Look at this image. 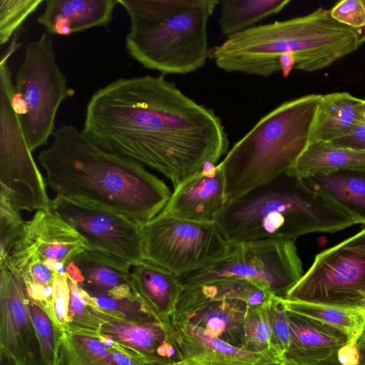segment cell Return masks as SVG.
Instances as JSON below:
<instances>
[{"label": "cell", "instance_id": "obj_21", "mask_svg": "<svg viewBox=\"0 0 365 365\" xmlns=\"http://www.w3.org/2000/svg\"><path fill=\"white\" fill-rule=\"evenodd\" d=\"M135 294L150 312L165 325H170L178 299L184 289L179 276L148 261L131 267Z\"/></svg>", "mask_w": 365, "mask_h": 365}, {"label": "cell", "instance_id": "obj_4", "mask_svg": "<svg viewBox=\"0 0 365 365\" xmlns=\"http://www.w3.org/2000/svg\"><path fill=\"white\" fill-rule=\"evenodd\" d=\"M215 224L234 245L261 239L295 241L305 234L335 232L355 222L302 178L287 173L227 200Z\"/></svg>", "mask_w": 365, "mask_h": 365}, {"label": "cell", "instance_id": "obj_26", "mask_svg": "<svg viewBox=\"0 0 365 365\" xmlns=\"http://www.w3.org/2000/svg\"><path fill=\"white\" fill-rule=\"evenodd\" d=\"M54 365H140L112 340L99 336L62 332Z\"/></svg>", "mask_w": 365, "mask_h": 365}, {"label": "cell", "instance_id": "obj_15", "mask_svg": "<svg viewBox=\"0 0 365 365\" xmlns=\"http://www.w3.org/2000/svg\"><path fill=\"white\" fill-rule=\"evenodd\" d=\"M170 325L161 322L108 320L101 328L109 339L140 365H166L182 361Z\"/></svg>", "mask_w": 365, "mask_h": 365}, {"label": "cell", "instance_id": "obj_47", "mask_svg": "<svg viewBox=\"0 0 365 365\" xmlns=\"http://www.w3.org/2000/svg\"><path fill=\"white\" fill-rule=\"evenodd\" d=\"M356 344H357V347L359 349V353L365 354V344L358 343V342Z\"/></svg>", "mask_w": 365, "mask_h": 365}, {"label": "cell", "instance_id": "obj_39", "mask_svg": "<svg viewBox=\"0 0 365 365\" xmlns=\"http://www.w3.org/2000/svg\"><path fill=\"white\" fill-rule=\"evenodd\" d=\"M332 17L341 24L358 29L365 25V8L362 0H342L331 9Z\"/></svg>", "mask_w": 365, "mask_h": 365}, {"label": "cell", "instance_id": "obj_49", "mask_svg": "<svg viewBox=\"0 0 365 365\" xmlns=\"http://www.w3.org/2000/svg\"><path fill=\"white\" fill-rule=\"evenodd\" d=\"M362 113L363 116L365 120V100L362 99Z\"/></svg>", "mask_w": 365, "mask_h": 365}, {"label": "cell", "instance_id": "obj_40", "mask_svg": "<svg viewBox=\"0 0 365 365\" xmlns=\"http://www.w3.org/2000/svg\"><path fill=\"white\" fill-rule=\"evenodd\" d=\"M328 143L338 148L365 152V123L358 125L349 135Z\"/></svg>", "mask_w": 365, "mask_h": 365}, {"label": "cell", "instance_id": "obj_2", "mask_svg": "<svg viewBox=\"0 0 365 365\" xmlns=\"http://www.w3.org/2000/svg\"><path fill=\"white\" fill-rule=\"evenodd\" d=\"M38 160L56 195L96 204L144 224L166 205L171 192L138 162L103 149L76 127L63 124Z\"/></svg>", "mask_w": 365, "mask_h": 365}, {"label": "cell", "instance_id": "obj_44", "mask_svg": "<svg viewBox=\"0 0 365 365\" xmlns=\"http://www.w3.org/2000/svg\"><path fill=\"white\" fill-rule=\"evenodd\" d=\"M0 365H21L4 351H0Z\"/></svg>", "mask_w": 365, "mask_h": 365}, {"label": "cell", "instance_id": "obj_19", "mask_svg": "<svg viewBox=\"0 0 365 365\" xmlns=\"http://www.w3.org/2000/svg\"><path fill=\"white\" fill-rule=\"evenodd\" d=\"M37 21L51 35L69 36L106 26L113 18L118 0H47Z\"/></svg>", "mask_w": 365, "mask_h": 365}, {"label": "cell", "instance_id": "obj_20", "mask_svg": "<svg viewBox=\"0 0 365 365\" xmlns=\"http://www.w3.org/2000/svg\"><path fill=\"white\" fill-rule=\"evenodd\" d=\"M248 308L242 300L212 301L174 314L171 321L199 327L211 336L243 349Z\"/></svg>", "mask_w": 365, "mask_h": 365}, {"label": "cell", "instance_id": "obj_23", "mask_svg": "<svg viewBox=\"0 0 365 365\" xmlns=\"http://www.w3.org/2000/svg\"><path fill=\"white\" fill-rule=\"evenodd\" d=\"M0 264L7 266L21 279L29 299L41 307L51 319L53 284L57 271L23 237Z\"/></svg>", "mask_w": 365, "mask_h": 365}, {"label": "cell", "instance_id": "obj_32", "mask_svg": "<svg viewBox=\"0 0 365 365\" xmlns=\"http://www.w3.org/2000/svg\"><path fill=\"white\" fill-rule=\"evenodd\" d=\"M107 321L160 322L144 305L136 294L115 297L90 295ZM163 323V322H162Z\"/></svg>", "mask_w": 365, "mask_h": 365}, {"label": "cell", "instance_id": "obj_8", "mask_svg": "<svg viewBox=\"0 0 365 365\" xmlns=\"http://www.w3.org/2000/svg\"><path fill=\"white\" fill-rule=\"evenodd\" d=\"M302 275L294 241L261 239L231 245L225 257L179 278L184 289L222 279L246 280L286 299Z\"/></svg>", "mask_w": 365, "mask_h": 365}, {"label": "cell", "instance_id": "obj_35", "mask_svg": "<svg viewBox=\"0 0 365 365\" xmlns=\"http://www.w3.org/2000/svg\"><path fill=\"white\" fill-rule=\"evenodd\" d=\"M26 222L11 202L0 195V262L10 253L24 233Z\"/></svg>", "mask_w": 365, "mask_h": 365}, {"label": "cell", "instance_id": "obj_36", "mask_svg": "<svg viewBox=\"0 0 365 365\" xmlns=\"http://www.w3.org/2000/svg\"><path fill=\"white\" fill-rule=\"evenodd\" d=\"M35 330L40 344L42 359L46 365H54L57 342L61 334L45 310L29 299Z\"/></svg>", "mask_w": 365, "mask_h": 365}, {"label": "cell", "instance_id": "obj_34", "mask_svg": "<svg viewBox=\"0 0 365 365\" xmlns=\"http://www.w3.org/2000/svg\"><path fill=\"white\" fill-rule=\"evenodd\" d=\"M44 2L43 0H1V46L8 42L26 19Z\"/></svg>", "mask_w": 365, "mask_h": 365}, {"label": "cell", "instance_id": "obj_14", "mask_svg": "<svg viewBox=\"0 0 365 365\" xmlns=\"http://www.w3.org/2000/svg\"><path fill=\"white\" fill-rule=\"evenodd\" d=\"M170 332L182 359L195 365H277L284 361L272 347L251 352L211 336L197 327L171 321Z\"/></svg>", "mask_w": 365, "mask_h": 365}, {"label": "cell", "instance_id": "obj_38", "mask_svg": "<svg viewBox=\"0 0 365 365\" xmlns=\"http://www.w3.org/2000/svg\"><path fill=\"white\" fill-rule=\"evenodd\" d=\"M70 289L65 269L58 271L53 284L52 321L60 332L67 330Z\"/></svg>", "mask_w": 365, "mask_h": 365}, {"label": "cell", "instance_id": "obj_18", "mask_svg": "<svg viewBox=\"0 0 365 365\" xmlns=\"http://www.w3.org/2000/svg\"><path fill=\"white\" fill-rule=\"evenodd\" d=\"M23 238L56 271L86 250L79 234L48 208L37 210L26 221Z\"/></svg>", "mask_w": 365, "mask_h": 365}, {"label": "cell", "instance_id": "obj_10", "mask_svg": "<svg viewBox=\"0 0 365 365\" xmlns=\"http://www.w3.org/2000/svg\"><path fill=\"white\" fill-rule=\"evenodd\" d=\"M14 86L7 59L0 63V195L19 211L48 208L46 183L23 135L12 105Z\"/></svg>", "mask_w": 365, "mask_h": 365}, {"label": "cell", "instance_id": "obj_7", "mask_svg": "<svg viewBox=\"0 0 365 365\" xmlns=\"http://www.w3.org/2000/svg\"><path fill=\"white\" fill-rule=\"evenodd\" d=\"M73 93L56 63L52 35L44 32L26 45L12 93V105L31 152L53 135L58 108Z\"/></svg>", "mask_w": 365, "mask_h": 365}, {"label": "cell", "instance_id": "obj_30", "mask_svg": "<svg viewBox=\"0 0 365 365\" xmlns=\"http://www.w3.org/2000/svg\"><path fill=\"white\" fill-rule=\"evenodd\" d=\"M289 0L220 1L219 26L227 38L255 27L256 24L283 10Z\"/></svg>", "mask_w": 365, "mask_h": 365}, {"label": "cell", "instance_id": "obj_3", "mask_svg": "<svg viewBox=\"0 0 365 365\" xmlns=\"http://www.w3.org/2000/svg\"><path fill=\"white\" fill-rule=\"evenodd\" d=\"M359 47L357 33L335 20L330 10L256 26L210 48L216 66L227 72L262 77L281 71L279 58L294 55L295 68H325Z\"/></svg>", "mask_w": 365, "mask_h": 365}, {"label": "cell", "instance_id": "obj_6", "mask_svg": "<svg viewBox=\"0 0 365 365\" xmlns=\"http://www.w3.org/2000/svg\"><path fill=\"white\" fill-rule=\"evenodd\" d=\"M322 95L281 103L263 116L217 164L227 200L287 173L309 144Z\"/></svg>", "mask_w": 365, "mask_h": 365}, {"label": "cell", "instance_id": "obj_25", "mask_svg": "<svg viewBox=\"0 0 365 365\" xmlns=\"http://www.w3.org/2000/svg\"><path fill=\"white\" fill-rule=\"evenodd\" d=\"M365 123L362 99L347 92L322 95L314 120L309 144L330 143Z\"/></svg>", "mask_w": 365, "mask_h": 365}, {"label": "cell", "instance_id": "obj_48", "mask_svg": "<svg viewBox=\"0 0 365 365\" xmlns=\"http://www.w3.org/2000/svg\"><path fill=\"white\" fill-rule=\"evenodd\" d=\"M357 342L365 344V329L364 330L363 334H361V336H360V338Z\"/></svg>", "mask_w": 365, "mask_h": 365}, {"label": "cell", "instance_id": "obj_17", "mask_svg": "<svg viewBox=\"0 0 365 365\" xmlns=\"http://www.w3.org/2000/svg\"><path fill=\"white\" fill-rule=\"evenodd\" d=\"M132 266L120 259L85 250L68 262L65 272L90 295L122 297L135 294Z\"/></svg>", "mask_w": 365, "mask_h": 365}, {"label": "cell", "instance_id": "obj_41", "mask_svg": "<svg viewBox=\"0 0 365 365\" xmlns=\"http://www.w3.org/2000/svg\"><path fill=\"white\" fill-rule=\"evenodd\" d=\"M357 342L351 341L339 349L336 353L338 361L341 365H359L361 356Z\"/></svg>", "mask_w": 365, "mask_h": 365}, {"label": "cell", "instance_id": "obj_11", "mask_svg": "<svg viewBox=\"0 0 365 365\" xmlns=\"http://www.w3.org/2000/svg\"><path fill=\"white\" fill-rule=\"evenodd\" d=\"M286 299L362 307L365 302V227L317 255Z\"/></svg>", "mask_w": 365, "mask_h": 365}, {"label": "cell", "instance_id": "obj_50", "mask_svg": "<svg viewBox=\"0 0 365 365\" xmlns=\"http://www.w3.org/2000/svg\"><path fill=\"white\" fill-rule=\"evenodd\" d=\"M360 356H361V361H360V363H361V364L365 365V354H360Z\"/></svg>", "mask_w": 365, "mask_h": 365}, {"label": "cell", "instance_id": "obj_22", "mask_svg": "<svg viewBox=\"0 0 365 365\" xmlns=\"http://www.w3.org/2000/svg\"><path fill=\"white\" fill-rule=\"evenodd\" d=\"M287 313L290 343L284 354L287 362L300 365L320 362L349 342L339 331Z\"/></svg>", "mask_w": 365, "mask_h": 365}, {"label": "cell", "instance_id": "obj_12", "mask_svg": "<svg viewBox=\"0 0 365 365\" xmlns=\"http://www.w3.org/2000/svg\"><path fill=\"white\" fill-rule=\"evenodd\" d=\"M48 208L79 234L86 250L132 265L145 261L143 224L105 207L61 195L51 199Z\"/></svg>", "mask_w": 365, "mask_h": 365}, {"label": "cell", "instance_id": "obj_33", "mask_svg": "<svg viewBox=\"0 0 365 365\" xmlns=\"http://www.w3.org/2000/svg\"><path fill=\"white\" fill-rule=\"evenodd\" d=\"M269 300L261 307L248 308L245 321L243 348L247 351L258 353L271 347L272 327L269 312Z\"/></svg>", "mask_w": 365, "mask_h": 365}, {"label": "cell", "instance_id": "obj_51", "mask_svg": "<svg viewBox=\"0 0 365 365\" xmlns=\"http://www.w3.org/2000/svg\"><path fill=\"white\" fill-rule=\"evenodd\" d=\"M362 308H363V309H364V311H365V302H364V305H363Z\"/></svg>", "mask_w": 365, "mask_h": 365}, {"label": "cell", "instance_id": "obj_42", "mask_svg": "<svg viewBox=\"0 0 365 365\" xmlns=\"http://www.w3.org/2000/svg\"><path fill=\"white\" fill-rule=\"evenodd\" d=\"M279 62L281 71L284 77L288 76L292 68L296 66V58L293 54L282 55L279 58Z\"/></svg>", "mask_w": 365, "mask_h": 365}, {"label": "cell", "instance_id": "obj_16", "mask_svg": "<svg viewBox=\"0 0 365 365\" xmlns=\"http://www.w3.org/2000/svg\"><path fill=\"white\" fill-rule=\"evenodd\" d=\"M161 215L215 223L227 199L225 181L217 165H210L174 187Z\"/></svg>", "mask_w": 365, "mask_h": 365}, {"label": "cell", "instance_id": "obj_46", "mask_svg": "<svg viewBox=\"0 0 365 365\" xmlns=\"http://www.w3.org/2000/svg\"><path fill=\"white\" fill-rule=\"evenodd\" d=\"M166 365H195V364H193L190 362H188L187 361L182 360V361L176 362V363H173V364H166Z\"/></svg>", "mask_w": 365, "mask_h": 365}, {"label": "cell", "instance_id": "obj_9", "mask_svg": "<svg viewBox=\"0 0 365 365\" xmlns=\"http://www.w3.org/2000/svg\"><path fill=\"white\" fill-rule=\"evenodd\" d=\"M143 235L145 260L179 277L207 267L231 250L215 223L160 213L143 225Z\"/></svg>", "mask_w": 365, "mask_h": 365}, {"label": "cell", "instance_id": "obj_24", "mask_svg": "<svg viewBox=\"0 0 365 365\" xmlns=\"http://www.w3.org/2000/svg\"><path fill=\"white\" fill-rule=\"evenodd\" d=\"M311 190L365 225V169L341 170L302 178Z\"/></svg>", "mask_w": 365, "mask_h": 365}, {"label": "cell", "instance_id": "obj_28", "mask_svg": "<svg viewBox=\"0 0 365 365\" xmlns=\"http://www.w3.org/2000/svg\"><path fill=\"white\" fill-rule=\"evenodd\" d=\"M287 311L344 334L357 342L365 329L362 307H342L283 299Z\"/></svg>", "mask_w": 365, "mask_h": 365}, {"label": "cell", "instance_id": "obj_27", "mask_svg": "<svg viewBox=\"0 0 365 365\" xmlns=\"http://www.w3.org/2000/svg\"><path fill=\"white\" fill-rule=\"evenodd\" d=\"M272 294L255 284L242 279H222L184 289L174 314H179L212 301L242 300L249 307H261Z\"/></svg>", "mask_w": 365, "mask_h": 365}, {"label": "cell", "instance_id": "obj_45", "mask_svg": "<svg viewBox=\"0 0 365 365\" xmlns=\"http://www.w3.org/2000/svg\"><path fill=\"white\" fill-rule=\"evenodd\" d=\"M362 2L365 8V0H362ZM356 33L359 44V46H361L365 43V25L363 27L356 29Z\"/></svg>", "mask_w": 365, "mask_h": 365}, {"label": "cell", "instance_id": "obj_29", "mask_svg": "<svg viewBox=\"0 0 365 365\" xmlns=\"http://www.w3.org/2000/svg\"><path fill=\"white\" fill-rule=\"evenodd\" d=\"M365 169V152L314 143L307 148L287 172L300 178L341 170Z\"/></svg>", "mask_w": 365, "mask_h": 365}, {"label": "cell", "instance_id": "obj_31", "mask_svg": "<svg viewBox=\"0 0 365 365\" xmlns=\"http://www.w3.org/2000/svg\"><path fill=\"white\" fill-rule=\"evenodd\" d=\"M70 300L66 331L91 336H101L102 324L106 317L98 308L90 294L68 277Z\"/></svg>", "mask_w": 365, "mask_h": 365}, {"label": "cell", "instance_id": "obj_5", "mask_svg": "<svg viewBox=\"0 0 365 365\" xmlns=\"http://www.w3.org/2000/svg\"><path fill=\"white\" fill-rule=\"evenodd\" d=\"M127 11L129 55L163 74H187L208 57L207 24L217 0H118Z\"/></svg>", "mask_w": 365, "mask_h": 365}, {"label": "cell", "instance_id": "obj_13", "mask_svg": "<svg viewBox=\"0 0 365 365\" xmlns=\"http://www.w3.org/2000/svg\"><path fill=\"white\" fill-rule=\"evenodd\" d=\"M0 351L21 365H46L21 279L0 264Z\"/></svg>", "mask_w": 365, "mask_h": 365}, {"label": "cell", "instance_id": "obj_43", "mask_svg": "<svg viewBox=\"0 0 365 365\" xmlns=\"http://www.w3.org/2000/svg\"><path fill=\"white\" fill-rule=\"evenodd\" d=\"M337 353V352H336ZM336 353L334 354L333 356H331L330 358L324 360L320 362L312 364H306V365H341L339 362L338 361L337 357H336ZM277 365H300V364H295L292 363L287 362L286 361L277 364ZM359 365H364L360 364Z\"/></svg>", "mask_w": 365, "mask_h": 365}, {"label": "cell", "instance_id": "obj_1", "mask_svg": "<svg viewBox=\"0 0 365 365\" xmlns=\"http://www.w3.org/2000/svg\"><path fill=\"white\" fill-rule=\"evenodd\" d=\"M81 132L99 147L160 173L174 187L216 165L229 148L215 112L163 75L120 78L97 90Z\"/></svg>", "mask_w": 365, "mask_h": 365}, {"label": "cell", "instance_id": "obj_37", "mask_svg": "<svg viewBox=\"0 0 365 365\" xmlns=\"http://www.w3.org/2000/svg\"><path fill=\"white\" fill-rule=\"evenodd\" d=\"M283 299L272 294L269 302V312L272 327L270 345L284 357L290 343V329Z\"/></svg>", "mask_w": 365, "mask_h": 365}]
</instances>
